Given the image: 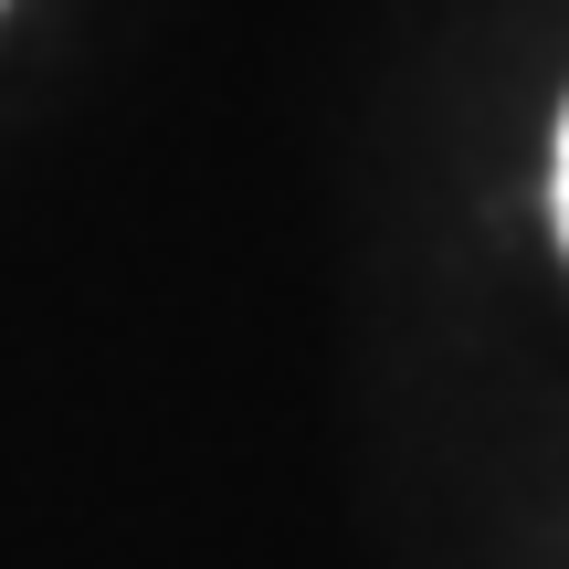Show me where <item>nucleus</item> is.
Wrapping results in <instances>:
<instances>
[{"label":"nucleus","mask_w":569,"mask_h":569,"mask_svg":"<svg viewBox=\"0 0 569 569\" xmlns=\"http://www.w3.org/2000/svg\"><path fill=\"white\" fill-rule=\"evenodd\" d=\"M549 211H559V243H569V106H559V138H549Z\"/></svg>","instance_id":"obj_1"},{"label":"nucleus","mask_w":569,"mask_h":569,"mask_svg":"<svg viewBox=\"0 0 569 569\" xmlns=\"http://www.w3.org/2000/svg\"><path fill=\"white\" fill-rule=\"evenodd\" d=\"M0 11H11V0H0Z\"/></svg>","instance_id":"obj_2"}]
</instances>
